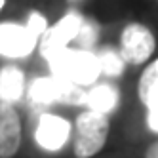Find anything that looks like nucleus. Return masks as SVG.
I'll use <instances>...</instances> for the list:
<instances>
[{"label":"nucleus","mask_w":158,"mask_h":158,"mask_svg":"<svg viewBox=\"0 0 158 158\" xmlns=\"http://www.w3.org/2000/svg\"><path fill=\"white\" fill-rule=\"evenodd\" d=\"M50 69L53 76L67 78L76 84H94L103 73L97 53L88 50H69L65 48L53 59H50Z\"/></svg>","instance_id":"obj_1"},{"label":"nucleus","mask_w":158,"mask_h":158,"mask_svg":"<svg viewBox=\"0 0 158 158\" xmlns=\"http://www.w3.org/2000/svg\"><path fill=\"white\" fill-rule=\"evenodd\" d=\"M109 116L99 110H84L76 118V139L74 154L78 158H89L97 154L109 135Z\"/></svg>","instance_id":"obj_2"},{"label":"nucleus","mask_w":158,"mask_h":158,"mask_svg":"<svg viewBox=\"0 0 158 158\" xmlns=\"http://www.w3.org/2000/svg\"><path fill=\"white\" fill-rule=\"evenodd\" d=\"M82 23H84V17L80 14L78 12H69L59 23L50 27L46 32H44V36L40 40L42 57H46L50 61L57 53H61L67 48V44L78 36V32L82 29Z\"/></svg>","instance_id":"obj_3"},{"label":"nucleus","mask_w":158,"mask_h":158,"mask_svg":"<svg viewBox=\"0 0 158 158\" xmlns=\"http://www.w3.org/2000/svg\"><path fill=\"white\" fill-rule=\"evenodd\" d=\"M156 48L154 35L141 23H130L122 31L120 36V53L126 63L141 65L152 55Z\"/></svg>","instance_id":"obj_4"},{"label":"nucleus","mask_w":158,"mask_h":158,"mask_svg":"<svg viewBox=\"0 0 158 158\" xmlns=\"http://www.w3.org/2000/svg\"><path fill=\"white\" fill-rule=\"evenodd\" d=\"M40 35L27 25L0 23V55L6 57H27L32 53Z\"/></svg>","instance_id":"obj_5"},{"label":"nucleus","mask_w":158,"mask_h":158,"mask_svg":"<svg viewBox=\"0 0 158 158\" xmlns=\"http://www.w3.org/2000/svg\"><path fill=\"white\" fill-rule=\"evenodd\" d=\"M21 145V122L12 103L0 101V158H12Z\"/></svg>","instance_id":"obj_6"},{"label":"nucleus","mask_w":158,"mask_h":158,"mask_svg":"<svg viewBox=\"0 0 158 158\" xmlns=\"http://www.w3.org/2000/svg\"><path fill=\"white\" fill-rule=\"evenodd\" d=\"M69 133H71V124L65 118L44 112L38 120L35 137H36V143L42 149L59 151L67 143V139H69Z\"/></svg>","instance_id":"obj_7"},{"label":"nucleus","mask_w":158,"mask_h":158,"mask_svg":"<svg viewBox=\"0 0 158 158\" xmlns=\"http://www.w3.org/2000/svg\"><path fill=\"white\" fill-rule=\"evenodd\" d=\"M23 88H25V76L21 69L12 65L0 69V101L14 105L23 95Z\"/></svg>","instance_id":"obj_8"},{"label":"nucleus","mask_w":158,"mask_h":158,"mask_svg":"<svg viewBox=\"0 0 158 158\" xmlns=\"http://www.w3.org/2000/svg\"><path fill=\"white\" fill-rule=\"evenodd\" d=\"M137 94H139L141 103L149 110L158 109V59L143 71L139 78Z\"/></svg>","instance_id":"obj_9"},{"label":"nucleus","mask_w":158,"mask_h":158,"mask_svg":"<svg viewBox=\"0 0 158 158\" xmlns=\"http://www.w3.org/2000/svg\"><path fill=\"white\" fill-rule=\"evenodd\" d=\"M86 105L94 110L109 114L118 105V89L112 84H97L94 89L86 95Z\"/></svg>","instance_id":"obj_10"},{"label":"nucleus","mask_w":158,"mask_h":158,"mask_svg":"<svg viewBox=\"0 0 158 158\" xmlns=\"http://www.w3.org/2000/svg\"><path fill=\"white\" fill-rule=\"evenodd\" d=\"M29 95L36 103H53V101H57V76L36 78L29 88Z\"/></svg>","instance_id":"obj_11"},{"label":"nucleus","mask_w":158,"mask_h":158,"mask_svg":"<svg viewBox=\"0 0 158 158\" xmlns=\"http://www.w3.org/2000/svg\"><path fill=\"white\" fill-rule=\"evenodd\" d=\"M97 57H99V63H101V71H103L107 76H112L116 78L122 74L124 71V57L122 53L116 52L114 48H101L97 52Z\"/></svg>","instance_id":"obj_12"},{"label":"nucleus","mask_w":158,"mask_h":158,"mask_svg":"<svg viewBox=\"0 0 158 158\" xmlns=\"http://www.w3.org/2000/svg\"><path fill=\"white\" fill-rule=\"evenodd\" d=\"M86 95L80 84H76L73 80H67V78H57V101L59 103H67V105H80L86 103Z\"/></svg>","instance_id":"obj_13"},{"label":"nucleus","mask_w":158,"mask_h":158,"mask_svg":"<svg viewBox=\"0 0 158 158\" xmlns=\"http://www.w3.org/2000/svg\"><path fill=\"white\" fill-rule=\"evenodd\" d=\"M97 35H99V27L95 23H92V21H84L82 29H80V32H78V36L74 40H78V44H80L82 50H89V48L95 46Z\"/></svg>","instance_id":"obj_14"},{"label":"nucleus","mask_w":158,"mask_h":158,"mask_svg":"<svg viewBox=\"0 0 158 158\" xmlns=\"http://www.w3.org/2000/svg\"><path fill=\"white\" fill-rule=\"evenodd\" d=\"M27 23H29L32 29H35L40 36H44V32L48 31L46 19H44V15H42V14H38V12H32V14L29 15V21H27Z\"/></svg>","instance_id":"obj_15"},{"label":"nucleus","mask_w":158,"mask_h":158,"mask_svg":"<svg viewBox=\"0 0 158 158\" xmlns=\"http://www.w3.org/2000/svg\"><path fill=\"white\" fill-rule=\"evenodd\" d=\"M147 124H149V128L152 131L158 133V109H151L147 112Z\"/></svg>","instance_id":"obj_16"},{"label":"nucleus","mask_w":158,"mask_h":158,"mask_svg":"<svg viewBox=\"0 0 158 158\" xmlns=\"http://www.w3.org/2000/svg\"><path fill=\"white\" fill-rule=\"evenodd\" d=\"M145 158H158V141H154L145 152Z\"/></svg>","instance_id":"obj_17"},{"label":"nucleus","mask_w":158,"mask_h":158,"mask_svg":"<svg viewBox=\"0 0 158 158\" xmlns=\"http://www.w3.org/2000/svg\"><path fill=\"white\" fill-rule=\"evenodd\" d=\"M4 4H6V0H0V10L4 8Z\"/></svg>","instance_id":"obj_18"}]
</instances>
